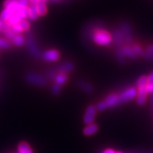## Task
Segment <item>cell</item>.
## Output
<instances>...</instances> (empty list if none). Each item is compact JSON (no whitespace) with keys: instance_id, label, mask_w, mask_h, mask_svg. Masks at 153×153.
<instances>
[{"instance_id":"1","label":"cell","mask_w":153,"mask_h":153,"mask_svg":"<svg viewBox=\"0 0 153 153\" xmlns=\"http://www.w3.org/2000/svg\"><path fill=\"white\" fill-rule=\"evenodd\" d=\"M93 41L98 45L108 46L112 43V35L108 31L103 29H98L95 31L93 35Z\"/></svg>"},{"instance_id":"2","label":"cell","mask_w":153,"mask_h":153,"mask_svg":"<svg viewBox=\"0 0 153 153\" xmlns=\"http://www.w3.org/2000/svg\"><path fill=\"white\" fill-rule=\"evenodd\" d=\"M25 42L27 44V49L29 50L31 56H33L34 58H41L42 54H41V52L40 51V49L37 46V43H36V40H35V38L32 32L27 33Z\"/></svg>"},{"instance_id":"3","label":"cell","mask_w":153,"mask_h":153,"mask_svg":"<svg viewBox=\"0 0 153 153\" xmlns=\"http://www.w3.org/2000/svg\"><path fill=\"white\" fill-rule=\"evenodd\" d=\"M137 89H135V87H129L124 90L118 95V106L135 99V97H137Z\"/></svg>"},{"instance_id":"4","label":"cell","mask_w":153,"mask_h":153,"mask_svg":"<svg viewBox=\"0 0 153 153\" xmlns=\"http://www.w3.org/2000/svg\"><path fill=\"white\" fill-rule=\"evenodd\" d=\"M24 78L28 83L37 86H45L48 82L45 77L35 73H27L24 76Z\"/></svg>"},{"instance_id":"5","label":"cell","mask_w":153,"mask_h":153,"mask_svg":"<svg viewBox=\"0 0 153 153\" xmlns=\"http://www.w3.org/2000/svg\"><path fill=\"white\" fill-rule=\"evenodd\" d=\"M19 10H20V8L19 7L17 3L16 2V3L13 4L11 6H7V7L4 9L2 11V13L0 14V18L3 20L5 22H6L12 16L16 14Z\"/></svg>"},{"instance_id":"6","label":"cell","mask_w":153,"mask_h":153,"mask_svg":"<svg viewBox=\"0 0 153 153\" xmlns=\"http://www.w3.org/2000/svg\"><path fill=\"white\" fill-rule=\"evenodd\" d=\"M97 108L96 106L91 105L86 108L85 112V115H84L83 121L85 124L89 125V124H93V121L95 120L96 116H97Z\"/></svg>"},{"instance_id":"7","label":"cell","mask_w":153,"mask_h":153,"mask_svg":"<svg viewBox=\"0 0 153 153\" xmlns=\"http://www.w3.org/2000/svg\"><path fill=\"white\" fill-rule=\"evenodd\" d=\"M41 58L46 62H54L60 58V53L58 50L50 49V50L45 51L41 56Z\"/></svg>"},{"instance_id":"8","label":"cell","mask_w":153,"mask_h":153,"mask_svg":"<svg viewBox=\"0 0 153 153\" xmlns=\"http://www.w3.org/2000/svg\"><path fill=\"white\" fill-rule=\"evenodd\" d=\"M120 31L122 32L124 42H131L133 40V35H132V31L129 24L127 23H123L121 24V27H120Z\"/></svg>"},{"instance_id":"9","label":"cell","mask_w":153,"mask_h":153,"mask_svg":"<svg viewBox=\"0 0 153 153\" xmlns=\"http://www.w3.org/2000/svg\"><path fill=\"white\" fill-rule=\"evenodd\" d=\"M74 68V64L70 61H65V62L62 63L61 64H59L58 66H56L55 69H54V70L56 72V74L58 73H69V72L73 71Z\"/></svg>"},{"instance_id":"10","label":"cell","mask_w":153,"mask_h":153,"mask_svg":"<svg viewBox=\"0 0 153 153\" xmlns=\"http://www.w3.org/2000/svg\"><path fill=\"white\" fill-rule=\"evenodd\" d=\"M137 103L139 106H142L146 103V99H147V91H146V86L142 87H138L137 90Z\"/></svg>"},{"instance_id":"11","label":"cell","mask_w":153,"mask_h":153,"mask_svg":"<svg viewBox=\"0 0 153 153\" xmlns=\"http://www.w3.org/2000/svg\"><path fill=\"white\" fill-rule=\"evenodd\" d=\"M107 108L114 107L118 106V95L115 93H111L106 97L103 100Z\"/></svg>"},{"instance_id":"12","label":"cell","mask_w":153,"mask_h":153,"mask_svg":"<svg viewBox=\"0 0 153 153\" xmlns=\"http://www.w3.org/2000/svg\"><path fill=\"white\" fill-rule=\"evenodd\" d=\"M113 41H114L115 44L118 48H122L123 43L124 42V37H123L122 32L120 31V29L114 30L112 35Z\"/></svg>"},{"instance_id":"13","label":"cell","mask_w":153,"mask_h":153,"mask_svg":"<svg viewBox=\"0 0 153 153\" xmlns=\"http://www.w3.org/2000/svg\"><path fill=\"white\" fill-rule=\"evenodd\" d=\"M28 11H29V18L30 20H37L39 17L38 12L37 9V4L34 3H30L28 6Z\"/></svg>"},{"instance_id":"14","label":"cell","mask_w":153,"mask_h":153,"mask_svg":"<svg viewBox=\"0 0 153 153\" xmlns=\"http://www.w3.org/2000/svg\"><path fill=\"white\" fill-rule=\"evenodd\" d=\"M98 130V126L96 124H91L86 125L83 129V134L85 136H91L97 133Z\"/></svg>"},{"instance_id":"15","label":"cell","mask_w":153,"mask_h":153,"mask_svg":"<svg viewBox=\"0 0 153 153\" xmlns=\"http://www.w3.org/2000/svg\"><path fill=\"white\" fill-rule=\"evenodd\" d=\"M67 80H68V74L65 73H58L54 81L59 85H62L67 81Z\"/></svg>"},{"instance_id":"16","label":"cell","mask_w":153,"mask_h":153,"mask_svg":"<svg viewBox=\"0 0 153 153\" xmlns=\"http://www.w3.org/2000/svg\"><path fill=\"white\" fill-rule=\"evenodd\" d=\"M12 43L14 45L18 47H21L24 45L25 43V38L23 37V35H21L20 34H18L13 38L11 40Z\"/></svg>"},{"instance_id":"17","label":"cell","mask_w":153,"mask_h":153,"mask_svg":"<svg viewBox=\"0 0 153 153\" xmlns=\"http://www.w3.org/2000/svg\"><path fill=\"white\" fill-rule=\"evenodd\" d=\"M79 87L81 88L82 90H83L84 91H85L86 93H91L93 90V86L90 84L87 83V82L84 81H79Z\"/></svg>"},{"instance_id":"18","label":"cell","mask_w":153,"mask_h":153,"mask_svg":"<svg viewBox=\"0 0 153 153\" xmlns=\"http://www.w3.org/2000/svg\"><path fill=\"white\" fill-rule=\"evenodd\" d=\"M122 49V52L124 53V55L128 58L132 59V60H134V59L137 58L136 55L134 54V51L132 49V48L129 46H124L121 48Z\"/></svg>"},{"instance_id":"19","label":"cell","mask_w":153,"mask_h":153,"mask_svg":"<svg viewBox=\"0 0 153 153\" xmlns=\"http://www.w3.org/2000/svg\"><path fill=\"white\" fill-rule=\"evenodd\" d=\"M18 153H33V151L28 144L21 142L18 146Z\"/></svg>"},{"instance_id":"20","label":"cell","mask_w":153,"mask_h":153,"mask_svg":"<svg viewBox=\"0 0 153 153\" xmlns=\"http://www.w3.org/2000/svg\"><path fill=\"white\" fill-rule=\"evenodd\" d=\"M37 9L39 16H44L47 14V6L45 2L40 0L37 3Z\"/></svg>"},{"instance_id":"21","label":"cell","mask_w":153,"mask_h":153,"mask_svg":"<svg viewBox=\"0 0 153 153\" xmlns=\"http://www.w3.org/2000/svg\"><path fill=\"white\" fill-rule=\"evenodd\" d=\"M21 20H22L20 19V17L17 15V14H15L14 15L12 16L10 19L8 20L7 21H6V23H7L10 27H13V26L15 25V24H17L18 23H19Z\"/></svg>"},{"instance_id":"22","label":"cell","mask_w":153,"mask_h":153,"mask_svg":"<svg viewBox=\"0 0 153 153\" xmlns=\"http://www.w3.org/2000/svg\"><path fill=\"white\" fill-rule=\"evenodd\" d=\"M12 47V43L10 40L0 38V49H9Z\"/></svg>"},{"instance_id":"23","label":"cell","mask_w":153,"mask_h":153,"mask_svg":"<svg viewBox=\"0 0 153 153\" xmlns=\"http://www.w3.org/2000/svg\"><path fill=\"white\" fill-rule=\"evenodd\" d=\"M17 15L19 16L21 20H26L29 17V11H28V7L27 8H23L20 9L19 11L16 13Z\"/></svg>"},{"instance_id":"24","label":"cell","mask_w":153,"mask_h":153,"mask_svg":"<svg viewBox=\"0 0 153 153\" xmlns=\"http://www.w3.org/2000/svg\"><path fill=\"white\" fill-rule=\"evenodd\" d=\"M116 57L118 60V62L120 63H125V56L123 53L121 48H118L116 50Z\"/></svg>"},{"instance_id":"25","label":"cell","mask_w":153,"mask_h":153,"mask_svg":"<svg viewBox=\"0 0 153 153\" xmlns=\"http://www.w3.org/2000/svg\"><path fill=\"white\" fill-rule=\"evenodd\" d=\"M3 34L5 35V36H6V38L8 39V40H10V41L16 35H18V34L16 33L12 29V27H10V28H8L7 30H6V31L3 32Z\"/></svg>"},{"instance_id":"26","label":"cell","mask_w":153,"mask_h":153,"mask_svg":"<svg viewBox=\"0 0 153 153\" xmlns=\"http://www.w3.org/2000/svg\"><path fill=\"white\" fill-rule=\"evenodd\" d=\"M19 27H21V29H22V31H23H23H28V30L30 29V27L29 21H28V20H22L19 23Z\"/></svg>"},{"instance_id":"27","label":"cell","mask_w":153,"mask_h":153,"mask_svg":"<svg viewBox=\"0 0 153 153\" xmlns=\"http://www.w3.org/2000/svg\"><path fill=\"white\" fill-rule=\"evenodd\" d=\"M148 83L147 76H142L141 78L137 81V87H142V86H146Z\"/></svg>"},{"instance_id":"28","label":"cell","mask_w":153,"mask_h":153,"mask_svg":"<svg viewBox=\"0 0 153 153\" xmlns=\"http://www.w3.org/2000/svg\"><path fill=\"white\" fill-rule=\"evenodd\" d=\"M132 49H133V51H134V54L136 55V56L138 57V56H142V54H143V49H142V47L140 46L139 45H133V47H132Z\"/></svg>"},{"instance_id":"29","label":"cell","mask_w":153,"mask_h":153,"mask_svg":"<svg viewBox=\"0 0 153 153\" xmlns=\"http://www.w3.org/2000/svg\"><path fill=\"white\" fill-rule=\"evenodd\" d=\"M61 90H62V87L61 85L58 84H54L52 86H51V93L53 94L54 95H57L61 92Z\"/></svg>"},{"instance_id":"30","label":"cell","mask_w":153,"mask_h":153,"mask_svg":"<svg viewBox=\"0 0 153 153\" xmlns=\"http://www.w3.org/2000/svg\"><path fill=\"white\" fill-rule=\"evenodd\" d=\"M16 3L20 9H23V8L28 7L30 2L29 0H18Z\"/></svg>"},{"instance_id":"31","label":"cell","mask_w":153,"mask_h":153,"mask_svg":"<svg viewBox=\"0 0 153 153\" xmlns=\"http://www.w3.org/2000/svg\"><path fill=\"white\" fill-rule=\"evenodd\" d=\"M96 108H97V109L98 111H104L106 110L107 109V106H106V104H105V103L103 101H101L100 103H99L98 104H97V106H96Z\"/></svg>"},{"instance_id":"32","label":"cell","mask_w":153,"mask_h":153,"mask_svg":"<svg viewBox=\"0 0 153 153\" xmlns=\"http://www.w3.org/2000/svg\"><path fill=\"white\" fill-rule=\"evenodd\" d=\"M146 88L148 94H153V82H148Z\"/></svg>"},{"instance_id":"33","label":"cell","mask_w":153,"mask_h":153,"mask_svg":"<svg viewBox=\"0 0 153 153\" xmlns=\"http://www.w3.org/2000/svg\"><path fill=\"white\" fill-rule=\"evenodd\" d=\"M17 1L18 0H5L3 2L4 7L6 8L9 6H11V5H13V4L16 3Z\"/></svg>"},{"instance_id":"34","label":"cell","mask_w":153,"mask_h":153,"mask_svg":"<svg viewBox=\"0 0 153 153\" xmlns=\"http://www.w3.org/2000/svg\"><path fill=\"white\" fill-rule=\"evenodd\" d=\"M146 52L148 53H149L152 56H153V45H151L149 46H148L147 49H146Z\"/></svg>"},{"instance_id":"35","label":"cell","mask_w":153,"mask_h":153,"mask_svg":"<svg viewBox=\"0 0 153 153\" xmlns=\"http://www.w3.org/2000/svg\"><path fill=\"white\" fill-rule=\"evenodd\" d=\"M148 82H153V72L148 76Z\"/></svg>"},{"instance_id":"36","label":"cell","mask_w":153,"mask_h":153,"mask_svg":"<svg viewBox=\"0 0 153 153\" xmlns=\"http://www.w3.org/2000/svg\"><path fill=\"white\" fill-rule=\"evenodd\" d=\"M103 153H116V151L114 150L111 149V148H108V149H106Z\"/></svg>"},{"instance_id":"37","label":"cell","mask_w":153,"mask_h":153,"mask_svg":"<svg viewBox=\"0 0 153 153\" xmlns=\"http://www.w3.org/2000/svg\"><path fill=\"white\" fill-rule=\"evenodd\" d=\"M5 23H6V22L4 21L3 20H2V19H1V18H0V31L2 30V27H3V26H4Z\"/></svg>"},{"instance_id":"38","label":"cell","mask_w":153,"mask_h":153,"mask_svg":"<svg viewBox=\"0 0 153 153\" xmlns=\"http://www.w3.org/2000/svg\"><path fill=\"white\" fill-rule=\"evenodd\" d=\"M152 104H153V96L152 97Z\"/></svg>"},{"instance_id":"39","label":"cell","mask_w":153,"mask_h":153,"mask_svg":"<svg viewBox=\"0 0 153 153\" xmlns=\"http://www.w3.org/2000/svg\"><path fill=\"white\" fill-rule=\"evenodd\" d=\"M116 153H122V152H120V151H117V152H116Z\"/></svg>"},{"instance_id":"40","label":"cell","mask_w":153,"mask_h":153,"mask_svg":"<svg viewBox=\"0 0 153 153\" xmlns=\"http://www.w3.org/2000/svg\"><path fill=\"white\" fill-rule=\"evenodd\" d=\"M41 1H44V2H45V1H46V0H41Z\"/></svg>"},{"instance_id":"41","label":"cell","mask_w":153,"mask_h":153,"mask_svg":"<svg viewBox=\"0 0 153 153\" xmlns=\"http://www.w3.org/2000/svg\"><path fill=\"white\" fill-rule=\"evenodd\" d=\"M55 1H58V0H55Z\"/></svg>"}]
</instances>
